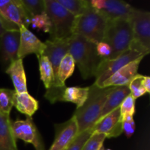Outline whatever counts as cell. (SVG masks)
I'll return each mask as SVG.
<instances>
[{"instance_id": "6da1fadb", "label": "cell", "mask_w": 150, "mask_h": 150, "mask_svg": "<svg viewBox=\"0 0 150 150\" xmlns=\"http://www.w3.org/2000/svg\"><path fill=\"white\" fill-rule=\"evenodd\" d=\"M114 86L98 87L93 83L89 86L86 100L81 107L76 108L73 117H75L79 127V134L92 128L99 120L103 108Z\"/></svg>"}, {"instance_id": "7a4b0ae2", "label": "cell", "mask_w": 150, "mask_h": 150, "mask_svg": "<svg viewBox=\"0 0 150 150\" xmlns=\"http://www.w3.org/2000/svg\"><path fill=\"white\" fill-rule=\"evenodd\" d=\"M69 52L73 57L83 79L95 77L103 59L98 55L96 43L73 34L68 39Z\"/></svg>"}, {"instance_id": "3957f363", "label": "cell", "mask_w": 150, "mask_h": 150, "mask_svg": "<svg viewBox=\"0 0 150 150\" xmlns=\"http://www.w3.org/2000/svg\"><path fill=\"white\" fill-rule=\"evenodd\" d=\"M108 23L100 12L90 7L83 14L76 17L73 35H79L97 44L103 40Z\"/></svg>"}, {"instance_id": "277c9868", "label": "cell", "mask_w": 150, "mask_h": 150, "mask_svg": "<svg viewBox=\"0 0 150 150\" xmlns=\"http://www.w3.org/2000/svg\"><path fill=\"white\" fill-rule=\"evenodd\" d=\"M45 13L50 18L52 29L51 40H66L73 35L75 17L56 0H45Z\"/></svg>"}, {"instance_id": "5b68a950", "label": "cell", "mask_w": 150, "mask_h": 150, "mask_svg": "<svg viewBox=\"0 0 150 150\" xmlns=\"http://www.w3.org/2000/svg\"><path fill=\"white\" fill-rule=\"evenodd\" d=\"M133 40L131 26L127 19H118L109 21L103 42L111 46L109 59H114L130 48Z\"/></svg>"}, {"instance_id": "8992f818", "label": "cell", "mask_w": 150, "mask_h": 150, "mask_svg": "<svg viewBox=\"0 0 150 150\" xmlns=\"http://www.w3.org/2000/svg\"><path fill=\"white\" fill-rule=\"evenodd\" d=\"M133 40L130 47L138 48L144 52L150 51V13L133 7L129 16Z\"/></svg>"}, {"instance_id": "52a82bcc", "label": "cell", "mask_w": 150, "mask_h": 150, "mask_svg": "<svg viewBox=\"0 0 150 150\" xmlns=\"http://www.w3.org/2000/svg\"><path fill=\"white\" fill-rule=\"evenodd\" d=\"M147 54L144 53L139 50L130 47L127 51L119 56L114 59L103 60L98 69L95 75V84L98 87H101L103 83L111 77L114 73L122 67L134 61L141 57H145Z\"/></svg>"}, {"instance_id": "ba28073f", "label": "cell", "mask_w": 150, "mask_h": 150, "mask_svg": "<svg viewBox=\"0 0 150 150\" xmlns=\"http://www.w3.org/2000/svg\"><path fill=\"white\" fill-rule=\"evenodd\" d=\"M11 129L16 140L21 139L26 144H31L35 150H45L42 137L32 117H26L24 120L18 119L11 121Z\"/></svg>"}, {"instance_id": "9c48e42d", "label": "cell", "mask_w": 150, "mask_h": 150, "mask_svg": "<svg viewBox=\"0 0 150 150\" xmlns=\"http://www.w3.org/2000/svg\"><path fill=\"white\" fill-rule=\"evenodd\" d=\"M91 7L101 13L108 21L127 19L133 7L118 0H89Z\"/></svg>"}, {"instance_id": "30bf717a", "label": "cell", "mask_w": 150, "mask_h": 150, "mask_svg": "<svg viewBox=\"0 0 150 150\" xmlns=\"http://www.w3.org/2000/svg\"><path fill=\"white\" fill-rule=\"evenodd\" d=\"M69 39V38H68ZM68 39L66 40H47L45 43V48L43 55L45 56L52 65L54 74V81L52 86L48 89H57L65 87L66 86H60L57 83V71L62 59L69 52ZM47 89V90H48Z\"/></svg>"}, {"instance_id": "8fae6325", "label": "cell", "mask_w": 150, "mask_h": 150, "mask_svg": "<svg viewBox=\"0 0 150 150\" xmlns=\"http://www.w3.org/2000/svg\"><path fill=\"white\" fill-rule=\"evenodd\" d=\"M19 44V30L5 31L0 37V62L5 70L18 59Z\"/></svg>"}, {"instance_id": "7c38bea8", "label": "cell", "mask_w": 150, "mask_h": 150, "mask_svg": "<svg viewBox=\"0 0 150 150\" xmlns=\"http://www.w3.org/2000/svg\"><path fill=\"white\" fill-rule=\"evenodd\" d=\"M55 136L48 150H66L79 135V127L74 117L67 122L55 124Z\"/></svg>"}, {"instance_id": "4fadbf2b", "label": "cell", "mask_w": 150, "mask_h": 150, "mask_svg": "<svg viewBox=\"0 0 150 150\" xmlns=\"http://www.w3.org/2000/svg\"><path fill=\"white\" fill-rule=\"evenodd\" d=\"M19 32L20 44L18 51V59H23L26 56L33 54H35L37 57L43 55L45 48L44 42L38 39L36 35L25 26H21Z\"/></svg>"}, {"instance_id": "5bb4252c", "label": "cell", "mask_w": 150, "mask_h": 150, "mask_svg": "<svg viewBox=\"0 0 150 150\" xmlns=\"http://www.w3.org/2000/svg\"><path fill=\"white\" fill-rule=\"evenodd\" d=\"M93 133L104 134L106 138H116L122 133L120 107L98 120L92 127Z\"/></svg>"}, {"instance_id": "9a60e30c", "label": "cell", "mask_w": 150, "mask_h": 150, "mask_svg": "<svg viewBox=\"0 0 150 150\" xmlns=\"http://www.w3.org/2000/svg\"><path fill=\"white\" fill-rule=\"evenodd\" d=\"M144 57H141L122 67L103 83L101 88L128 86L130 81L138 74L139 64Z\"/></svg>"}, {"instance_id": "2e32d148", "label": "cell", "mask_w": 150, "mask_h": 150, "mask_svg": "<svg viewBox=\"0 0 150 150\" xmlns=\"http://www.w3.org/2000/svg\"><path fill=\"white\" fill-rule=\"evenodd\" d=\"M3 15L9 22L18 28L21 26L28 28L30 26L32 17L22 4L21 0H11Z\"/></svg>"}, {"instance_id": "e0dca14e", "label": "cell", "mask_w": 150, "mask_h": 150, "mask_svg": "<svg viewBox=\"0 0 150 150\" xmlns=\"http://www.w3.org/2000/svg\"><path fill=\"white\" fill-rule=\"evenodd\" d=\"M5 73L10 76L16 93L27 92L26 76L23 67V59H18L12 62L5 70Z\"/></svg>"}, {"instance_id": "ac0fdd59", "label": "cell", "mask_w": 150, "mask_h": 150, "mask_svg": "<svg viewBox=\"0 0 150 150\" xmlns=\"http://www.w3.org/2000/svg\"><path fill=\"white\" fill-rule=\"evenodd\" d=\"M10 115L0 113V150H18L11 129Z\"/></svg>"}, {"instance_id": "d6986e66", "label": "cell", "mask_w": 150, "mask_h": 150, "mask_svg": "<svg viewBox=\"0 0 150 150\" xmlns=\"http://www.w3.org/2000/svg\"><path fill=\"white\" fill-rule=\"evenodd\" d=\"M130 94V92L128 86H114V89L108 95V98H107L106 101L104 104V106L103 108L98 120L102 119L103 117L106 116L109 113L112 112L116 108H119L122 103V101Z\"/></svg>"}, {"instance_id": "ffe728a7", "label": "cell", "mask_w": 150, "mask_h": 150, "mask_svg": "<svg viewBox=\"0 0 150 150\" xmlns=\"http://www.w3.org/2000/svg\"><path fill=\"white\" fill-rule=\"evenodd\" d=\"M14 106L21 114L32 117L39 108V103L31 96L29 92L16 93L15 95Z\"/></svg>"}, {"instance_id": "44dd1931", "label": "cell", "mask_w": 150, "mask_h": 150, "mask_svg": "<svg viewBox=\"0 0 150 150\" xmlns=\"http://www.w3.org/2000/svg\"><path fill=\"white\" fill-rule=\"evenodd\" d=\"M89 93L88 87H80V86H69L65 87L62 95L61 101L70 102L76 104L77 108H80L85 101L86 100Z\"/></svg>"}, {"instance_id": "7402d4cb", "label": "cell", "mask_w": 150, "mask_h": 150, "mask_svg": "<svg viewBox=\"0 0 150 150\" xmlns=\"http://www.w3.org/2000/svg\"><path fill=\"white\" fill-rule=\"evenodd\" d=\"M76 63L73 57L70 54H67L62 59L57 71V83L60 86H65V81L74 73Z\"/></svg>"}, {"instance_id": "603a6c76", "label": "cell", "mask_w": 150, "mask_h": 150, "mask_svg": "<svg viewBox=\"0 0 150 150\" xmlns=\"http://www.w3.org/2000/svg\"><path fill=\"white\" fill-rule=\"evenodd\" d=\"M38 59L39 62L40 79L47 90L52 86L54 81V74L52 65L45 56H40L38 57Z\"/></svg>"}, {"instance_id": "cb8c5ba5", "label": "cell", "mask_w": 150, "mask_h": 150, "mask_svg": "<svg viewBox=\"0 0 150 150\" xmlns=\"http://www.w3.org/2000/svg\"><path fill=\"white\" fill-rule=\"evenodd\" d=\"M75 17L81 16L91 7L87 0H56Z\"/></svg>"}, {"instance_id": "d4e9b609", "label": "cell", "mask_w": 150, "mask_h": 150, "mask_svg": "<svg viewBox=\"0 0 150 150\" xmlns=\"http://www.w3.org/2000/svg\"><path fill=\"white\" fill-rule=\"evenodd\" d=\"M16 94L14 89L0 88V113L10 115V111L14 106Z\"/></svg>"}, {"instance_id": "484cf974", "label": "cell", "mask_w": 150, "mask_h": 150, "mask_svg": "<svg viewBox=\"0 0 150 150\" xmlns=\"http://www.w3.org/2000/svg\"><path fill=\"white\" fill-rule=\"evenodd\" d=\"M30 25H32V27L35 29L42 30L45 33L50 34L52 29V23L46 13L32 17L30 20Z\"/></svg>"}, {"instance_id": "4316f807", "label": "cell", "mask_w": 150, "mask_h": 150, "mask_svg": "<svg viewBox=\"0 0 150 150\" xmlns=\"http://www.w3.org/2000/svg\"><path fill=\"white\" fill-rule=\"evenodd\" d=\"M143 79L144 76L141 74H137L130 81L128 84L130 95L136 100L147 94L143 86Z\"/></svg>"}, {"instance_id": "83f0119b", "label": "cell", "mask_w": 150, "mask_h": 150, "mask_svg": "<svg viewBox=\"0 0 150 150\" xmlns=\"http://www.w3.org/2000/svg\"><path fill=\"white\" fill-rule=\"evenodd\" d=\"M31 17L45 13V0H21Z\"/></svg>"}, {"instance_id": "f1b7e54d", "label": "cell", "mask_w": 150, "mask_h": 150, "mask_svg": "<svg viewBox=\"0 0 150 150\" xmlns=\"http://www.w3.org/2000/svg\"><path fill=\"white\" fill-rule=\"evenodd\" d=\"M106 136L102 133H92L84 144L81 150H101Z\"/></svg>"}, {"instance_id": "f546056e", "label": "cell", "mask_w": 150, "mask_h": 150, "mask_svg": "<svg viewBox=\"0 0 150 150\" xmlns=\"http://www.w3.org/2000/svg\"><path fill=\"white\" fill-rule=\"evenodd\" d=\"M135 111H136V99L130 94L128 96L126 97L120 106L121 120L128 116L133 117Z\"/></svg>"}, {"instance_id": "4dcf8cb0", "label": "cell", "mask_w": 150, "mask_h": 150, "mask_svg": "<svg viewBox=\"0 0 150 150\" xmlns=\"http://www.w3.org/2000/svg\"><path fill=\"white\" fill-rule=\"evenodd\" d=\"M92 133H93L92 128H91L86 130V131L79 133L77 137L76 138V139L73 141V143L68 146V148L66 150H81L84 144L86 143L89 136L92 134Z\"/></svg>"}, {"instance_id": "1f68e13d", "label": "cell", "mask_w": 150, "mask_h": 150, "mask_svg": "<svg viewBox=\"0 0 150 150\" xmlns=\"http://www.w3.org/2000/svg\"><path fill=\"white\" fill-rule=\"evenodd\" d=\"M122 133H125L127 138H130L135 133L136 130V123L133 117L128 116L122 120Z\"/></svg>"}, {"instance_id": "d6a6232c", "label": "cell", "mask_w": 150, "mask_h": 150, "mask_svg": "<svg viewBox=\"0 0 150 150\" xmlns=\"http://www.w3.org/2000/svg\"><path fill=\"white\" fill-rule=\"evenodd\" d=\"M96 51L98 55L103 60L109 59L112 53L111 46L108 43L103 41L96 44Z\"/></svg>"}, {"instance_id": "836d02e7", "label": "cell", "mask_w": 150, "mask_h": 150, "mask_svg": "<svg viewBox=\"0 0 150 150\" xmlns=\"http://www.w3.org/2000/svg\"><path fill=\"white\" fill-rule=\"evenodd\" d=\"M143 86L146 91V93L149 94L150 92V78L149 76H144Z\"/></svg>"}, {"instance_id": "e575fe53", "label": "cell", "mask_w": 150, "mask_h": 150, "mask_svg": "<svg viewBox=\"0 0 150 150\" xmlns=\"http://www.w3.org/2000/svg\"><path fill=\"white\" fill-rule=\"evenodd\" d=\"M4 32H5V29H4V26H3L2 23H1V21H0V37H1V35H2Z\"/></svg>"}, {"instance_id": "d590c367", "label": "cell", "mask_w": 150, "mask_h": 150, "mask_svg": "<svg viewBox=\"0 0 150 150\" xmlns=\"http://www.w3.org/2000/svg\"><path fill=\"white\" fill-rule=\"evenodd\" d=\"M101 150H111V149H102Z\"/></svg>"}]
</instances>
